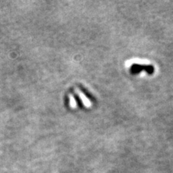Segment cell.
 <instances>
[{"label":"cell","mask_w":173,"mask_h":173,"mask_svg":"<svg viewBox=\"0 0 173 173\" xmlns=\"http://www.w3.org/2000/svg\"><path fill=\"white\" fill-rule=\"evenodd\" d=\"M130 72L132 74H137L141 72H146L148 74H152L155 72V68L152 65H141L134 64L131 67Z\"/></svg>","instance_id":"6da1fadb"}]
</instances>
